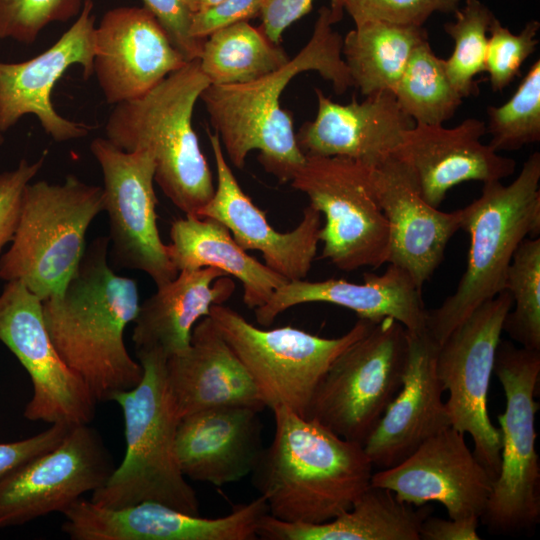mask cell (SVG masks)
<instances>
[{
    "label": "cell",
    "mask_w": 540,
    "mask_h": 540,
    "mask_svg": "<svg viewBox=\"0 0 540 540\" xmlns=\"http://www.w3.org/2000/svg\"><path fill=\"white\" fill-rule=\"evenodd\" d=\"M108 237H97L65 288L42 301L43 319L58 354L89 387L97 402L111 401L142 379L124 333L139 309L135 280L108 264Z\"/></svg>",
    "instance_id": "6da1fadb"
},
{
    "label": "cell",
    "mask_w": 540,
    "mask_h": 540,
    "mask_svg": "<svg viewBox=\"0 0 540 540\" xmlns=\"http://www.w3.org/2000/svg\"><path fill=\"white\" fill-rule=\"evenodd\" d=\"M336 22L330 8L321 7L310 39L280 69L246 83L210 84L202 92L210 123L233 166L242 169L248 154L257 150L266 172L281 183L293 179L306 156L280 97L290 81L306 71L330 81L336 94L353 86L342 57L343 37L332 28Z\"/></svg>",
    "instance_id": "7a4b0ae2"
},
{
    "label": "cell",
    "mask_w": 540,
    "mask_h": 540,
    "mask_svg": "<svg viewBox=\"0 0 540 540\" xmlns=\"http://www.w3.org/2000/svg\"><path fill=\"white\" fill-rule=\"evenodd\" d=\"M271 411L273 440L251 472L268 514L286 522L322 523L350 509L373 474L363 445L286 407Z\"/></svg>",
    "instance_id": "3957f363"
},
{
    "label": "cell",
    "mask_w": 540,
    "mask_h": 540,
    "mask_svg": "<svg viewBox=\"0 0 540 540\" xmlns=\"http://www.w3.org/2000/svg\"><path fill=\"white\" fill-rule=\"evenodd\" d=\"M209 85L199 60L188 61L144 95L116 104L105 124L106 139L117 148L152 154L154 181L185 215L198 216L215 191L192 126L195 104Z\"/></svg>",
    "instance_id": "277c9868"
},
{
    "label": "cell",
    "mask_w": 540,
    "mask_h": 540,
    "mask_svg": "<svg viewBox=\"0 0 540 540\" xmlns=\"http://www.w3.org/2000/svg\"><path fill=\"white\" fill-rule=\"evenodd\" d=\"M137 357L143 367L141 381L111 400L123 413L125 455L91 501L110 508L151 501L199 515L197 494L178 462L180 417L168 387L166 359L157 353Z\"/></svg>",
    "instance_id": "5b68a950"
},
{
    "label": "cell",
    "mask_w": 540,
    "mask_h": 540,
    "mask_svg": "<svg viewBox=\"0 0 540 540\" xmlns=\"http://www.w3.org/2000/svg\"><path fill=\"white\" fill-rule=\"evenodd\" d=\"M540 153L531 154L509 185L483 183L481 195L461 208L469 235L466 269L455 292L427 310L426 330L438 346L478 306L504 290L519 244L540 232Z\"/></svg>",
    "instance_id": "8992f818"
},
{
    "label": "cell",
    "mask_w": 540,
    "mask_h": 540,
    "mask_svg": "<svg viewBox=\"0 0 540 540\" xmlns=\"http://www.w3.org/2000/svg\"><path fill=\"white\" fill-rule=\"evenodd\" d=\"M104 211L103 188L74 175L61 184L28 183L0 279L21 281L42 301L60 293L85 253L87 230Z\"/></svg>",
    "instance_id": "52a82bcc"
},
{
    "label": "cell",
    "mask_w": 540,
    "mask_h": 540,
    "mask_svg": "<svg viewBox=\"0 0 540 540\" xmlns=\"http://www.w3.org/2000/svg\"><path fill=\"white\" fill-rule=\"evenodd\" d=\"M493 373L503 388L506 408L498 415L500 468L480 519L494 533H512L529 529L540 520L535 428L540 351L500 340Z\"/></svg>",
    "instance_id": "ba28073f"
},
{
    "label": "cell",
    "mask_w": 540,
    "mask_h": 540,
    "mask_svg": "<svg viewBox=\"0 0 540 540\" xmlns=\"http://www.w3.org/2000/svg\"><path fill=\"white\" fill-rule=\"evenodd\" d=\"M209 317L255 382L266 408L307 417L314 391L336 357L375 322L361 319L345 334L324 338L292 326L259 328L223 304Z\"/></svg>",
    "instance_id": "9c48e42d"
},
{
    "label": "cell",
    "mask_w": 540,
    "mask_h": 540,
    "mask_svg": "<svg viewBox=\"0 0 540 540\" xmlns=\"http://www.w3.org/2000/svg\"><path fill=\"white\" fill-rule=\"evenodd\" d=\"M407 354L401 323L390 317L373 323L327 369L307 417L363 445L402 386Z\"/></svg>",
    "instance_id": "30bf717a"
},
{
    "label": "cell",
    "mask_w": 540,
    "mask_h": 540,
    "mask_svg": "<svg viewBox=\"0 0 540 540\" xmlns=\"http://www.w3.org/2000/svg\"><path fill=\"white\" fill-rule=\"evenodd\" d=\"M290 184L324 216L321 258L345 272L387 263L389 225L371 166L341 156H306Z\"/></svg>",
    "instance_id": "8fae6325"
},
{
    "label": "cell",
    "mask_w": 540,
    "mask_h": 540,
    "mask_svg": "<svg viewBox=\"0 0 540 540\" xmlns=\"http://www.w3.org/2000/svg\"><path fill=\"white\" fill-rule=\"evenodd\" d=\"M513 305L506 290L478 306L438 346L436 372L451 426L469 434L473 453L495 479L500 468L501 431L488 413V394L503 322Z\"/></svg>",
    "instance_id": "7c38bea8"
},
{
    "label": "cell",
    "mask_w": 540,
    "mask_h": 540,
    "mask_svg": "<svg viewBox=\"0 0 540 540\" xmlns=\"http://www.w3.org/2000/svg\"><path fill=\"white\" fill-rule=\"evenodd\" d=\"M0 341L30 376L33 394L24 417L49 424H90L97 400L61 359L46 329L42 300L21 281H7L0 294Z\"/></svg>",
    "instance_id": "4fadbf2b"
},
{
    "label": "cell",
    "mask_w": 540,
    "mask_h": 540,
    "mask_svg": "<svg viewBox=\"0 0 540 540\" xmlns=\"http://www.w3.org/2000/svg\"><path fill=\"white\" fill-rule=\"evenodd\" d=\"M90 150L103 173L104 211L115 265L144 272L156 287L171 281L178 271L157 226L152 154L123 151L102 137L92 140Z\"/></svg>",
    "instance_id": "5bb4252c"
},
{
    "label": "cell",
    "mask_w": 540,
    "mask_h": 540,
    "mask_svg": "<svg viewBox=\"0 0 540 540\" xmlns=\"http://www.w3.org/2000/svg\"><path fill=\"white\" fill-rule=\"evenodd\" d=\"M114 468L100 434L89 424L73 426L55 448L0 481V528L63 513L100 488Z\"/></svg>",
    "instance_id": "9a60e30c"
},
{
    "label": "cell",
    "mask_w": 540,
    "mask_h": 540,
    "mask_svg": "<svg viewBox=\"0 0 540 540\" xmlns=\"http://www.w3.org/2000/svg\"><path fill=\"white\" fill-rule=\"evenodd\" d=\"M62 514V531L72 540H255L268 508L258 496L204 518L151 501L110 508L81 498Z\"/></svg>",
    "instance_id": "2e32d148"
},
{
    "label": "cell",
    "mask_w": 540,
    "mask_h": 540,
    "mask_svg": "<svg viewBox=\"0 0 540 540\" xmlns=\"http://www.w3.org/2000/svg\"><path fill=\"white\" fill-rule=\"evenodd\" d=\"M92 0H85L71 27L47 50L26 61H0V131L6 132L23 116L32 114L44 132L57 142L86 136L91 126L61 116L52 104V91L73 65L93 74L95 15Z\"/></svg>",
    "instance_id": "e0dca14e"
},
{
    "label": "cell",
    "mask_w": 540,
    "mask_h": 540,
    "mask_svg": "<svg viewBox=\"0 0 540 540\" xmlns=\"http://www.w3.org/2000/svg\"><path fill=\"white\" fill-rule=\"evenodd\" d=\"M493 478L452 426L432 436L399 464L373 472L370 484L408 504H442L449 518L481 517Z\"/></svg>",
    "instance_id": "ac0fdd59"
},
{
    "label": "cell",
    "mask_w": 540,
    "mask_h": 540,
    "mask_svg": "<svg viewBox=\"0 0 540 540\" xmlns=\"http://www.w3.org/2000/svg\"><path fill=\"white\" fill-rule=\"evenodd\" d=\"M186 62L145 7L111 9L95 29L93 74L108 104L144 95Z\"/></svg>",
    "instance_id": "d6986e66"
},
{
    "label": "cell",
    "mask_w": 540,
    "mask_h": 540,
    "mask_svg": "<svg viewBox=\"0 0 540 540\" xmlns=\"http://www.w3.org/2000/svg\"><path fill=\"white\" fill-rule=\"evenodd\" d=\"M486 124L467 118L453 128L414 124L392 155L410 173L421 196L439 208L447 192L467 181H501L512 175L516 162L482 143Z\"/></svg>",
    "instance_id": "ffe728a7"
},
{
    "label": "cell",
    "mask_w": 540,
    "mask_h": 540,
    "mask_svg": "<svg viewBox=\"0 0 540 540\" xmlns=\"http://www.w3.org/2000/svg\"><path fill=\"white\" fill-rule=\"evenodd\" d=\"M208 137L217 185L198 217H209L222 223L244 250L260 251L264 264L287 281L305 279L317 255L321 213L309 204L294 229L275 230L265 212L240 187L224 156L218 135L208 131Z\"/></svg>",
    "instance_id": "44dd1931"
},
{
    "label": "cell",
    "mask_w": 540,
    "mask_h": 540,
    "mask_svg": "<svg viewBox=\"0 0 540 540\" xmlns=\"http://www.w3.org/2000/svg\"><path fill=\"white\" fill-rule=\"evenodd\" d=\"M408 332V331H407ZM438 344L426 332H408L403 383L363 444L373 467L386 469L409 457L424 442L451 427L436 372Z\"/></svg>",
    "instance_id": "7402d4cb"
},
{
    "label": "cell",
    "mask_w": 540,
    "mask_h": 540,
    "mask_svg": "<svg viewBox=\"0 0 540 540\" xmlns=\"http://www.w3.org/2000/svg\"><path fill=\"white\" fill-rule=\"evenodd\" d=\"M371 178L389 225L387 263L405 270L422 290L461 229V209L443 212L421 196L407 169L393 156L371 166Z\"/></svg>",
    "instance_id": "603a6c76"
},
{
    "label": "cell",
    "mask_w": 540,
    "mask_h": 540,
    "mask_svg": "<svg viewBox=\"0 0 540 540\" xmlns=\"http://www.w3.org/2000/svg\"><path fill=\"white\" fill-rule=\"evenodd\" d=\"M317 113L296 133L297 144L305 156H341L368 166L390 157L403 133L414 126L400 109L392 91L354 97L348 104L332 101L315 88Z\"/></svg>",
    "instance_id": "cb8c5ba5"
},
{
    "label": "cell",
    "mask_w": 540,
    "mask_h": 540,
    "mask_svg": "<svg viewBox=\"0 0 540 540\" xmlns=\"http://www.w3.org/2000/svg\"><path fill=\"white\" fill-rule=\"evenodd\" d=\"M306 303H329L355 312L359 318L378 322L390 317L410 333L426 332L427 310L422 290L402 268L389 264L377 275L366 272L363 283L344 279L287 281L278 287L268 301L254 309L256 322L270 326L291 307Z\"/></svg>",
    "instance_id": "d4e9b609"
},
{
    "label": "cell",
    "mask_w": 540,
    "mask_h": 540,
    "mask_svg": "<svg viewBox=\"0 0 540 540\" xmlns=\"http://www.w3.org/2000/svg\"><path fill=\"white\" fill-rule=\"evenodd\" d=\"M260 412L229 405L181 418L176 452L184 476L221 487L250 475L263 449Z\"/></svg>",
    "instance_id": "484cf974"
},
{
    "label": "cell",
    "mask_w": 540,
    "mask_h": 540,
    "mask_svg": "<svg viewBox=\"0 0 540 540\" xmlns=\"http://www.w3.org/2000/svg\"><path fill=\"white\" fill-rule=\"evenodd\" d=\"M165 369L180 419L220 406L266 408L255 382L209 316L194 326L188 349L166 359Z\"/></svg>",
    "instance_id": "4316f807"
},
{
    "label": "cell",
    "mask_w": 540,
    "mask_h": 540,
    "mask_svg": "<svg viewBox=\"0 0 540 540\" xmlns=\"http://www.w3.org/2000/svg\"><path fill=\"white\" fill-rule=\"evenodd\" d=\"M156 288L139 305L132 339L136 354L157 353L167 359L188 349L196 323L233 295L235 282L223 271L206 267L180 271Z\"/></svg>",
    "instance_id": "83f0119b"
},
{
    "label": "cell",
    "mask_w": 540,
    "mask_h": 540,
    "mask_svg": "<svg viewBox=\"0 0 540 540\" xmlns=\"http://www.w3.org/2000/svg\"><path fill=\"white\" fill-rule=\"evenodd\" d=\"M433 508L399 500L382 487L370 486L352 507L322 523L286 522L266 514L258 538L266 540H420L422 522Z\"/></svg>",
    "instance_id": "f1b7e54d"
},
{
    "label": "cell",
    "mask_w": 540,
    "mask_h": 540,
    "mask_svg": "<svg viewBox=\"0 0 540 540\" xmlns=\"http://www.w3.org/2000/svg\"><path fill=\"white\" fill-rule=\"evenodd\" d=\"M168 255L178 272L216 268L238 279L249 309L264 305L285 278L249 255L219 221L185 215L172 222Z\"/></svg>",
    "instance_id": "f546056e"
},
{
    "label": "cell",
    "mask_w": 540,
    "mask_h": 540,
    "mask_svg": "<svg viewBox=\"0 0 540 540\" xmlns=\"http://www.w3.org/2000/svg\"><path fill=\"white\" fill-rule=\"evenodd\" d=\"M427 40L423 26L372 20L355 26L342 42L353 86L362 95L394 91L414 49Z\"/></svg>",
    "instance_id": "4dcf8cb0"
},
{
    "label": "cell",
    "mask_w": 540,
    "mask_h": 540,
    "mask_svg": "<svg viewBox=\"0 0 540 540\" xmlns=\"http://www.w3.org/2000/svg\"><path fill=\"white\" fill-rule=\"evenodd\" d=\"M198 60L210 84L226 85L261 78L280 69L290 58L261 27L244 21L208 36Z\"/></svg>",
    "instance_id": "1f68e13d"
},
{
    "label": "cell",
    "mask_w": 540,
    "mask_h": 540,
    "mask_svg": "<svg viewBox=\"0 0 540 540\" xmlns=\"http://www.w3.org/2000/svg\"><path fill=\"white\" fill-rule=\"evenodd\" d=\"M393 93L404 114L423 125H442L463 99L446 74L444 59L436 56L428 40L412 52Z\"/></svg>",
    "instance_id": "d6a6232c"
},
{
    "label": "cell",
    "mask_w": 540,
    "mask_h": 540,
    "mask_svg": "<svg viewBox=\"0 0 540 540\" xmlns=\"http://www.w3.org/2000/svg\"><path fill=\"white\" fill-rule=\"evenodd\" d=\"M504 290L514 303L503 322L521 347L540 351V238H525L508 267Z\"/></svg>",
    "instance_id": "836d02e7"
},
{
    "label": "cell",
    "mask_w": 540,
    "mask_h": 540,
    "mask_svg": "<svg viewBox=\"0 0 540 540\" xmlns=\"http://www.w3.org/2000/svg\"><path fill=\"white\" fill-rule=\"evenodd\" d=\"M454 15L455 21L444 25L454 41L444 67L451 84L464 98L478 93L475 76L485 71L488 30L495 16L480 0H465Z\"/></svg>",
    "instance_id": "e575fe53"
},
{
    "label": "cell",
    "mask_w": 540,
    "mask_h": 540,
    "mask_svg": "<svg viewBox=\"0 0 540 540\" xmlns=\"http://www.w3.org/2000/svg\"><path fill=\"white\" fill-rule=\"evenodd\" d=\"M489 146L496 152L514 151L540 140V61L534 62L511 98L487 107Z\"/></svg>",
    "instance_id": "d590c367"
},
{
    "label": "cell",
    "mask_w": 540,
    "mask_h": 540,
    "mask_svg": "<svg viewBox=\"0 0 540 540\" xmlns=\"http://www.w3.org/2000/svg\"><path fill=\"white\" fill-rule=\"evenodd\" d=\"M85 0H0V39L30 45L53 22L78 16Z\"/></svg>",
    "instance_id": "8d00e7d4"
},
{
    "label": "cell",
    "mask_w": 540,
    "mask_h": 540,
    "mask_svg": "<svg viewBox=\"0 0 540 540\" xmlns=\"http://www.w3.org/2000/svg\"><path fill=\"white\" fill-rule=\"evenodd\" d=\"M539 28L538 21L530 20L520 33L514 34L493 18L488 30L485 71L494 92L503 90L520 74L521 66L539 42Z\"/></svg>",
    "instance_id": "74e56055"
},
{
    "label": "cell",
    "mask_w": 540,
    "mask_h": 540,
    "mask_svg": "<svg viewBox=\"0 0 540 540\" xmlns=\"http://www.w3.org/2000/svg\"><path fill=\"white\" fill-rule=\"evenodd\" d=\"M464 0H339L356 25L381 20L401 25L423 26L438 13H454Z\"/></svg>",
    "instance_id": "f35d334b"
},
{
    "label": "cell",
    "mask_w": 540,
    "mask_h": 540,
    "mask_svg": "<svg viewBox=\"0 0 540 540\" xmlns=\"http://www.w3.org/2000/svg\"><path fill=\"white\" fill-rule=\"evenodd\" d=\"M45 155L32 163L22 159L18 166L0 173V251L13 239L25 186L43 166Z\"/></svg>",
    "instance_id": "ab89813d"
},
{
    "label": "cell",
    "mask_w": 540,
    "mask_h": 540,
    "mask_svg": "<svg viewBox=\"0 0 540 540\" xmlns=\"http://www.w3.org/2000/svg\"><path fill=\"white\" fill-rule=\"evenodd\" d=\"M167 32L171 42L186 61L198 59L204 41L190 34L191 12L186 0H142Z\"/></svg>",
    "instance_id": "60d3db41"
},
{
    "label": "cell",
    "mask_w": 540,
    "mask_h": 540,
    "mask_svg": "<svg viewBox=\"0 0 540 540\" xmlns=\"http://www.w3.org/2000/svg\"><path fill=\"white\" fill-rule=\"evenodd\" d=\"M264 0H222L215 6L191 14L190 34L204 41L212 33L260 16Z\"/></svg>",
    "instance_id": "b9f144b4"
},
{
    "label": "cell",
    "mask_w": 540,
    "mask_h": 540,
    "mask_svg": "<svg viewBox=\"0 0 540 540\" xmlns=\"http://www.w3.org/2000/svg\"><path fill=\"white\" fill-rule=\"evenodd\" d=\"M73 426L65 423L50 424V427L31 437L0 443V481L11 472L55 448Z\"/></svg>",
    "instance_id": "7bdbcfd3"
},
{
    "label": "cell",
    "mask_w": 540,
    "mask_h": 540,
    "mask_svg": "<svg viewBox=\"0 0 540 540\" xmlns=\"http://www.w3.org/2000/svg\"><path fill=\"white\" fill-rule=\"evenodd\" d=\"M314 0H264L260 26L268 38L280 44L283 32L294 22L311 12ZM330 10L338 22L343 16L339 0H330Z\"/></svg>",
    "instance_id": "ee69618b"
},
{
    "label": "cell",
    "mask_w": 540,
    "mask_h": 540,
    "mask_svg": "<svg viewBox=\"0 0 540 540\" xmlns=\"http://www.w3.org/2000/svg\"><path fill=\"white\" fill-rule=\"evenodd\" d=\"M479 520L477 516L443 519L429 515L420 527V540H479Z\"/></svg>",
    "instance_id": "f6af8a7d"
},
{
    "label": "cell",
    "mask_w": 540,
    "mask_h": 540,
    "mask_svg": "<svg viewBox=\"0 0 540 540\" xmlns=\"http://www.w3.org/2000/svg\"><path fill=\"white\" fill-rule=\"evenodd\" d=\"M221 1L222 0H186V5L191 14H193L209 9Z\"/></svg>",
    "instance_id": "bcb514c9"
},
{
    "label": "cell",
    "mask_w": 540,
    "mask_h": 540,
    "mask_svg": "<svg viewBox=\"0 0 540 540\" xmlns=\"http://www.w3.org/2000/svg\"><path fill=\"white\" fill-rule=\"evenodd\" d=\"M4 142L3 133L0 131V145Z\"/></svg>",
    "instance_id": "7dc6e473"
}]
</instances>
